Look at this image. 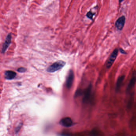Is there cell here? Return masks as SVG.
<instances>
[{
  "label": "cell",
  "instance_id": "6da1fadb",
  "mask_svg": "<svg viewBox=\"0 0 136 136\" xmlns=\"http://www.w3.org/2000/svg\"><path fill=\"white\" fill-rule=\"evenodd\" d=\"M65 64V62L62 60L57 61L50 65L47 69L46 71L49 73H54L62 69Z\"/></svg>",
  "mask_w": 136,
  "mask_h": 136
},
{
  "label": "cell",
  "instance_id": "7a4b0ae2",
  "mask_svg": "<svg viewBox=\"0 0 136 136\" xmlns=\"http://www.w3.org/2000/svg\"><path fill=\"white\" fill-rule=\"evenodd\" d=\"M118 49H115L111 54L109 58V59L107 64V68H109L113 65V63H114V62L116 59L117 55L118 54Z\"/></svg>",
  "mask_w": 136,
  "mask_h": 136
},
{
  "label": "cell",
  "instance_id": "3957f363",
  "mask_svg": "<svg viewBox=\"0 0 136 136\" xmlns=\"http://www.w3.org/2000/svg\"><path fill=\"white\" fill-rule=\"evenodd\" d=\"M11 40H12L11 34H9L6 37L5 42L2 45V53H5L7 51V49L9 47L11 44Z\"/></svg>",
  "mask_w": 136,
  "mask_h": 136
},
{
  "label": "cell",
  "instance_id": "277c9868",
  "mask_svg": "<svg viewBox=\"0 0 136 136\" xmlns=\"http://www.w3.org/2000/svg\"><path fill=\"white\" fill-rule=\"evenodd\" d=\"M126 18L124 16H122L117 20L115 22V26L117 30H123L125 24Z\"/></svg>",
  "mask_w": 136,
  "mask_h": 136
},
{
  "label": "cell",
  "instance_id": "5b68a950",
  "mask_svg": "<svg viewBox=\"0 0 136 136\" xmlns=\"http://www.w3.org/2000/svg\"><path fill=\"white\" fill-rule=\"evenodd\" d=\"M73 79H74V73L73 71L70 70L69 72L68 77L67 78L66 86L68 88L70 89L71 88L73 84Z\"/></svg>",
  "mask_w": 136,
  "mask_h": 136
},
{
  "label": "cell",
  "instance_id": "8992f818",
  "mask_svg": "<svg viewBox=\"0 0 136 136\" xmlns=\"http://www.w3.org/2000/svg\"><path fill=\"white\" fill-rule=\"evenodd\" d=\"M60 124L65 127H70L72 125L73 121L70 117H65L61 120Z\"/></svg>",
  "mask_w": 136,
  "mask_h": 136
},
{
  "label": "cell",
  "instance_id": "52a82bcc",
  "mask_svg": "<svg viewBox=\"0 0 136 136\" xmlns=\"http://www.w3.org/2000/svg\"><path fill=\"white\" fill-rule=\"evenodd\" d=\"M5 77L7 80H12L15 78L17 73L12 71H6L5 72Z\"/></svg>",
  "mask_w": 136,
  "mask_h": 136
},
{
  "label": "cell",
  "instance_id": "ba28073f",
  "mask_svg": "<svg viewBox=\"0 0 136 136\" xmlns=\"http://www.w3.org/2000/svg\"><path fill=\"white\" fill-rule=\"evenodd\" d=\"M125 78V75H122L118 77L116 85V91H119L121 87L123 82Z\"/></svg>",
  "mask_w": 136,
  "mask_h": 136
},
{
  "label": "cell",
  "instance_id": "9c48e42d",
  "mask_svg": "<svg viewBox=\"0 0 136 136\" xmlns=\"http://www.w3.org/2000/svg\"><path fill=\"white\" fill-rule=\"evenodd\" d=\"M91 88H92L91 85H90L88 88L85 91V95L83 98V101L84 102L88 101V100L90 99L91 95Z\"/></svg>",
  "mask_w": 136,
  "mask_h": 136
},
{
  "label": "cell",
  "instance_id": "30bf717a",
  "mask_svg": "<svg viewBox=\"0 0 136 136\" xmlns=\"http://www.w3.org/2000/svg\"><path fill=\"white\" fill-rule=\"evenodd\" d=\"M136 82V76L134 75L131 79L129 83H128V86H127V91H129L132 89L134 86L135 85V83Z\"/></svg>",
  "mask_w": 136,
  "mask_h": 136
},
{
  "label": "cell",
  "instance_id": "8fae6325",
  "mask_svg": "<svg viewBox=\"0 0 136 136\" xmlns=\"http://www.w3.org/2000/svg\"><path fill=\"white\" fill-rule=\"evenodd\" d=\"M94 15V14L93 13V12H91V11H90L88 12V13L87 14L86 16L90 19H92Z\"/></svg>",
  "mask_w": 136,
  "mask_h": 136
},
{
  "label": "cell",
  "instance_id": "7c38bea8",
  "mask_svg": "<svg viewBox=\"0 0 136 136\" xmlns=\"http://www.w3.org/2000/svg\"><path fill=\"white\" fill-rule=\"evenodd\" d=\"M26 71H27L26 68H23V67H21V68H19L17 70V71H18V72L21 73L25 72Z\"/></svg>",
  "mask_w": 136,
  "mask_h": 136
},
{
  "label": "cell",
  "instance_id": "4fadbf2b",
  "mask_svg": "<svg viewBox=\"0 0 136 136\" xmlns=\"http://www.w3.org/2000/svg\"><path fill=\"white\" fill-rule=\"evenodd\" d=\"M120 52H121V53L123 54H127V53L126 52V51H125L123 49L121 48H120L119 49Z\"/></svg>",
  "mask_w": 136,
  "mask_h": 136
}]
</instances>
